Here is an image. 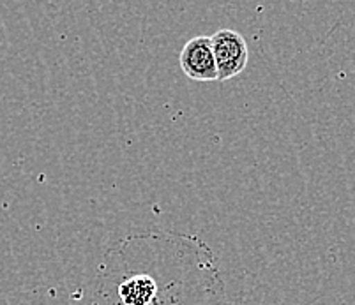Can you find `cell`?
<instances>
[{"label":"cell","instance_id":"3957f363","mask_svg":"<svg viewBox=\"0 0 355 305\" xmlns=\"http://www.w3.org/2000/svg\"><path fill=\"white\" fill-rule=\"evenodd\" d=\"M157 293V286L153 277L138 274L122 281L119 286V297L124 305H153Z\"/></svg>","mask_w":355,"mask_h":305},{"label":"cell","instance_id":"7a4b0ae2","mask_svg":"<svg viewBox=\"0 0 355 305\" xmlns=\"http://www.w3.org/2000/svg\"><path fill=\"white\" fill-rule=\"evenodd\" d=\"M184 75L195 82H218V69L212 55L211 37L198 35L184 44L179 55Z\"/></svg>","mask_w":355,"mask_h":305},{"label":"cell","instance_id":"6da1fadb","mask_svg":"<svg viewBox=\"0 0 355 305\" xmlns=\"http://www.w3.org/2000/svg\"><path fill=\"white\" fill-rule=\"evenodd\" d=\"M212 55L218 69V82H227L235 78L246 69L250 60L246 39L234 28H219L211 35Z\"/></svg>","mask_w":355,"mask_h":305}]
</instances>
